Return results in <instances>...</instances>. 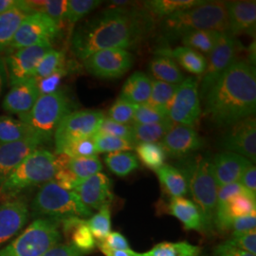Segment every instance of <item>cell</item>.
<instances>
[{
  "label": "cell",
  "mask_w": 256,
  "mask_h": 256,
  "mask_svg": "<svg viewBox=\"0 0 256 256\" xmlns=\"http://www.w3.org/2000/svg\"><path fill=\"white\" fill-rule=\"evenodd\" d=\"M153 27L154 18L144 9L110 7L77 28L72 52L84 61L104 50L130 48L142 42Z\"/></svg>",
  "instance_id": "cell-1"
},
{
  "label": "cell",
  "mask_w": 256,
  "mask_h": 256,
  "mask_svg": "<svg viewBox=\"0 0 256 256\" xmlns=\"http://www.w3.org/2000/svg\"><path fill=\"white\" fill-rule=\"evenodd\" d=\"M256 110V66L236 60L205 96L204 116L216 126L229 128Z\"/></svg>",
  "instance_id": "cell-2"
},
{
  "label": "cell",
  "mask_w": 256,
  "mask_h": 256,
  "mask_svg": "<svg viewBox=\"0 0 256 256\" xmlns=\"http://www.w3.org/2000/svg\"><path fill=\"white\" fill-rule=\"evenodd\" d=\"M184 174L192 202L202 214L205 230L214 228L218 187L212 172V158L202 155L188 156L180 169Z\"/></svg>",
  "instance_id": "cell-3"
},
{
  "label": "cell",
  "mask_w": 256,
  "mask_h": 256,
  "mask_svg": "<svg viewBox=\"0 0 256 256\" xmlns=\"http://www.w3.org/2000/svg\"><path fill=\"white\" fill-rule=\"evenodd\" d=\"M162 28L169 38L202 30L228 32V16L225 3L222 1H205L203 4L176 12L162 19Z\"/></svg>",
  "instance_id": "cell-4"
},
{
  "label": "cell",
  "mask_w": 256,
  "mask_h": 256,
  "mask_svg": "<svg viewBox=\"0 0 256 256\" xmlns=\"http://www.w3.org/2000/svg\"><path fill=\"white\" fill-rule=\"evenodd\" d=\"M58 170L56 156L48 150L36 149L10 174L0 188V200L8 202L32 186L54 180Z\"/></svg>",
  "instance_id": "cell-5"
},
{
  "label": "cell",
  "mask_w": 256,
  "mask_h": 256,
  "mask_svg": "<svg viewBox=\"0 0 256 256\" xmlns=\"http://www.w3.org/2000/svg\"><path fill=\"white\" fill-rule=\"evenodd\" d=\"M32 212L39 218L62 220L70 218H92V212L76 192L68 191L54 180L44 183L32 202Z\"/></svg>",
  "instance_id": "cell-6"
},
{
  "label": "cell",
  "mask_w": 256,
  "mask_h": 256,
  "mask_svg": "<svg viewBox=\"0 0 256 256\" xmlns=\"http://www.w3.org/2000/svg\"><path fill=\"white\" fill-rule=\"evenodd\" d=\"M72 112V102L70 96L58 90L39 96L30 111L19 117L30 128L41 144H44L52 138L62 120Z\"/></svg>",
  "instance_id": "cell-7"
},
{
  "label": "cell",
  "mask_w": 256,
  "mask_h": 256,
  "mask_svg": "<svg viewBox=\"0 0 256 256\" xmlns=\"http://www.w3.org/2000/svg\"><path fill=\"white\" fill-rule=\"evenodd\" d=\"M61 221L36 218L18 238L0 250V256H41L62 239Z\"/></svg>",
  "instance_id": "cell-8"
},
{
  "label": "cell",
  "mask_w": 256,
  "mask_h": 256,
  "mask_svg": "<svg viewBox=\"0 0 256 256\" xmlns=\"http://www.w3.org/2000/svg\"><path fill=\"white\" fill-rule=\"evenodd\" d=\"M104 118V114L97 110L74 111L66 115L54 136L56 155L74 142L94 137Z\"/></svg>",
  "instance_id": "cell-9"
},
{
  "label": "cell",
  "mask_w": 256,
  "mask_h": 256,
  "mask_svg": "<svg viewBox=\"0 0 256 256\" xmlns=\"http://www.w3.org/2000/svg\"><path fill=\"white\" fill-rule=\"evenodd\" d=\"M243 46L241 43L228 32H221L216 45L208 55L206 70L203 74L200 90L202 98L207 93L218 80L238 60V55Z\"/></svg>",
  "instance_id": "cell-10"
},
{
  "label": "cell",
  "mask_w": 256,
  "mask_h": 256,
  "mask_svg": "<svg viewBox=\"0 0 256 256\" xmlns=\"http://www.w3.org/2000/svg\"><path fill=\"white\" fill-rule=\"evenodd\" d=\"M60 30L61 28L48 16L40 12H32L19 27L10 48L19 50L28 46L52 45L59 36Z\"/></svg>",
  "instance_id": "cell-11"
},
{
  "label": "cell",
  "mask_w": 256,
  "mask_h": 256,
  "mask_svg": "<svg viewBox=\"0 0 256 256\" xmlns=\"http://www.w3.org/2000/svg\"><path fill=\"white\" fill-rule=\"evenodd\" d=\"M200 114L198 81L194 77H187L176 90L168 117L176 124L192 126L198 120Z\"/></svg>",
  "instance_id": "cell-12"
},
{
  "label": "cell",
  "mask_w": 256,
  "mask_h": 256,
  "mask_svg": "<svg viewBox=\"0 0 256 256\" xmlns=\"http://www.w3.org/2000/svg\"><path fill=\"white\" fill-rule=\"evenodd\" d=\"M90 74L100 79H118L128 72L134 63V57L126 50L110 48L95 52L84 61Z\"/></svg>",
  "instance_id": "cell-13"
},
{
  "label": "cell",
  "mask_w": 256,
  "mask_h": 256,
  "mask_svg": "<svg viewBox=\"0 0 256 256\" xmlns=\"http://www.w3.org/2000/svg\"><path fill=\"white\" fill-rule=\"evenodd\" d=\"M221 149L256 160V120L254 116L230 126L220 140Z\"/></svg>",
  "instance_id": "cell-14"
},
{
  "label": "cell",
  "mask_w": 256,
  "mask_h": 256,
  "mask_svg": "<svg viewBox=\"0 0 256 256\" xmlns=\"http://www.w3.org/2000/svg\"><path fill=\"white\" fill-rule=\"evenodd\" d=\"M50 50H52V45L28 46L9 55L5 66L10 84L14 86L32 78L39 62Z\"/></svg>",
  "instance_id": "cell-15"
},
{
  "label": "cell",
  "mask_w": 256,
  "mask_h": 256,
  "mask_svg": "<svg viewBox=\"0 0 256 256\" xmlns=\"http://www.w3.org/2000/svg\"><path fill=\"white\" fill-rule=\"evenodd\" d=\"M81 202L90 210H100L110 206L113 200L112 182L110 178L104 173H98L80 180L74 188Z\"/></svg>",
  "instance_id": "cell-16"
},
{
  "label": "cell",
  "mask_w": 256,
  "mask_h": 256,
  "mask_svg": "<svg viewBox=\"0 0 256 256\" xmlns=\"http://www.w3.org/2000/svg\"><path fill=\"white\" fill-rule=\"evenodd\" d=\"M160 146L166 155L173 158H186L202 149L204 140L192 126L174 124L162 140Z\"/></svg>",
  "instance_id": "cell-17"
},
{
  "label": "cell",
  "mask_w": 256,
  "mask_h": 256,
  "mask_svg": "<svg viewBox=\"0 0 256 256\" xmlns=\"http://www.w3.org/2000/svg\"><path fill=\"white\" fill-rule=\"evenodd\" d=\"M256 196L239 194L230 196L216 207L214 227L220 230H229L232 221L236 218L256 214Z\"/></svg>",
  "instance_id": "cell-18"
},
{
  "label": "cell",
  "mask_w": 256,
  "mask_h": 256,
  "mask_svg": "<svg viewBox=\"0 0 256 256\" xmlns=\"http://www.w3.org/2000/svg\"><path fill=\"white\" fill-rule=\"evenodd\" d=\"M252 162L232 152H221L212 158V172L218 187L239 182L244 171Z\"/></svg>",
  "instance_id": "cell-19"
},
{
  "label": "cell",
  "mask_w": 256,
  "mask_h": 256,
  "mask_svg": "<svg viewBox=\"0 0 256 256\" xmlns=\"http://www.w3.org/2000/svg\"><path fill=\"white\" fill-rule=\"evenodd\" d=\"M228 16V32L236 36L248 34L256 36V2L247 0L225 1Z\"/></svg>",
  "instance_id": "cell-20"
},
{
  "label": "cell",
  "mask_w": 256,
  "mask_h": 256,
  "mask_svg": "<svg viewBox=\"0 0 256 256\" xmlns=\"http://www.w3.org/2000/svg\"><path fill=\"white\" fill-rule=\"evenodd\" d=\"M28 218V206L23 198L0 204V245L18 234Z\"/></svg>",
  "instance_id": "cell-21"
},
{
  "label": "cell",
  "mask_w": 256,
  "mask_h": 256,
  "mask_svg": "<svg viewBox=\"0 0 256 256\" xmlns=\"http://www.w3.org/2000/svg\"><path fill=\"white\" fill-rule=\"evenodd\" d=\"M42 144L36 138L0 144V188L24 158Z\"/></svg>",
  "instance_id": "cell-22"
},
{
  "label": "cell",
  "mask_w": 256,
  "mask_h": 256,
  "mask_svg": "<svg viewBox=\"0 0 256 256\" xmlns=\"http://www.w3.org/2000/svg\"><path fill=\"white\" fill-rule=\"evenodd\" d=\"M40 93L37 82L34 78L12 86L10 90L6 95L2 106L5 111L12 114L24 115L34 108Z\"/></svg>",
  "instance_id": "cell-23"
},
{
  "label": "cell",
  "mask_w": 256,
  "mask_h": 256,
  "mask_svg": "<svg viewBox=\"0 0 256 256\" xmlns=\"http://www.w3.org/2000/svg\"><path fill=\"white\" fill-rule=\"evenodd\" d=\"M30 14L32 12L28 7L27 1L22 0L0 14V50L10 48L19 27Z\"/></svg>",
  "instance_id": "cell-24"
},
{
  "label": "cell",
  "mask_w": 256,
  "mask_h": 256,
  "mask_svg": "<svg viewBox=\"0 0 256 256\" xmlns=\"http://www.w3.org/2000/svg\"><path fill=\"white\" fill-rule=\"evenodd\" d=\"M62 232L68 244L90 254L96 246V241L86 224V220L70 218L61 221Z\"/></svg>",
  "instance_id": "cell-25"
},
{
  "label": "cell",
  "mask_w": 256,
  "mask_h": 256,
  "mask_svg": "<svg viewBox=\"0 0 256 256\" xmlns=\"http://www.w3.org/2000/svg\"><path fill=\"white\" fill-rule=\"evenodd\" d=\"M168 212L176 218L186 230L204 232V222L198 206L184 198H172L168 205Z\"/></svg>",
  "instance_id": "cell-26"
},
{
  "label": "cell",
  "mask_w": 256,
  "mask_h": 256,
  "mask_svg": "<svg viewBox=\"0 0 256 256\" xmlns=\"http://www.w3.org/2000/svg\"><path fill=\"white\" fill-rule=\"evenodd\" d=\"M152 90V80L146 74L136 72L132 74L122 86L119 98L135 104H146Z\"/></svg>",
  "instance_id": "cell-27"
},
{
  "label": "cell",
  "mask_w": 256,
  "mask_h": 256,
  "mask_svg": "<svg viewBox=\"0 0 256 256\" xmlns=\"http://www.w3.org/2000/svg\"><path fill=\"white\" fill-rule=\"evenodd\" d=\"M158 55H165L173 58L183 68L190 74L202 76L206 70L207 60L204 55L187 46H176L173 50L160 48Z\"/></svg>",
  "instance_id": "cell-28"
},
{
  "label": "cell",
  "mask_w": 256,
  "mask_h": 256,
  "mask_svg": "<svg viewBox=\"0 0 256 256\" xmlns=\"http://www.w3.org/2000/svg\"><path fill=\"white\" fill-rule=\"evenodd\" d=\"M203 0H149L144 1L142 6L153 18L164 19L176 12L200 6Z\"/></svg>",
  "instance_id": "cell-29"
},
{
  "label": "cell",
  "mask_w": 256,
  "mask_h": 256,
  "mask_svg": "<svg viewBox=\"0 0 256 256\" xmlns=\"http://www.w3.org/2000/svg\"><path fill=\"white\" fill-rule=\"evenodd\" d=\"M149 72L156 81L171 84H180L185 77L173 58L158 55L149 63Z\"/></svg>",
  "instance_id": "cell-30"
},
{
  "label": "cell",
  "mask_w": 256,
  "mask_h": 256,
  "mask_svg": "<svg viewBox=\"0 0 256 256\" xmlns=\"http://www.w3.org/2000/svg\"><path fill=\"white\" fill-rule=\"evenodd\" d=\"M162 190L172 198H184L188 186L182 172L172 165H164L156 171Z\"/></svg>",
  "instance_id": "cell-31"
},
{
  "label": "cell",
  "mask_w": 256,
  "mask_h": 256,
  "mask_svg": "<svg viewBox=\"0 0 256 256\" xmlns=\"http://www.w3.org/2000/svg\"><path fill=\"white\" fill-rule=\"evenodd\" d=\"M174 124L171 120L150 124H133L132 138L135 146L138 144H156L162 140Z\"/></svg>",
  "instance_id": "cell-32"
},
{
  "label": "cell",
  "mask_w": 256,
  "mask_h": 256,
  "mask_svg": "<svg viewBox=\"0 0 256 256\" xmlns=\"http://www.w3.org/2000/svg\"><path fill=\"white\" fill-rule=\"evenodd\" d=\"M30 138L36 137L25 122L9 116H0V144L16 142Z\"/></svg>",
  "instance_id": "cell-33"
},
{
  "label": "cell",
  "mask_w": 256,
  "mask_h": 256,
  "mask_svg": "<svg viewBox=\"0 0 256 256\" xmlns=\"http://www.w3.org/2000/svg\"><path fill=\"white\" fill-rule=\"evenodd\" d=\"M221 32L202 30H194L184 34L182 37L183 46L190 48L200 54H208L216 45Z\"/></svg>",
  "instance_id": "cell-34"
},
{
  "label": "cell",
  "mask_w": 256,
  "mask_h": 256,
  "mask_svg": "<svg viewBox=\"0 0 256 256\" xmlns=\"http://www.w3.org/2000/svg\"><path fill=\"white\" fill-rule=\"evenodd\" d=\"M180 84H171L160 81H152V90L147 104L162 111L168 116L174 100V94Z\"/></svg>",
  "instance_id": "cell-35"
},
{
  "label": "cell",
  "mask_w": 256,
  "mask_h": 256,
  "mask_svg": "<svg viewBox=\"0 0 256 256\" xmlns=\"http://www.w3.org/2000/svg\"><path fill=\"white\" fill-rule=\"evenodd\" d=\"M202 248L182 242H162L140 256H200Z\"/></svg>",
  "instance_id": "cell-36"
},
{
  "label": "cell",
  "mask_w": 256,
  "mask_h": 256,
  "mask_svg": "<svg viewBox=\"0 0 256 256\" xmlns=\"http://www.w3.org/2000/svg\"><path fill=\"white\" fill-rule=\"evenodd\" d=\"M104 162L113 174L126 176L138 168L137 156L130 152H115L104 156Z\"/></svg>",
  "instance_id": "cell-37"
},
{
  "label": "cell",
  "mask_w": 256,
  "mask_h": 256,
  "mask_svg": "<svg viewBox=\"0 0 256 256\" xmlns=\"http://www.w3.org/2000/svg\"><path fill=\"white\" fill-rule=\"evenodd\" d=\"M28 7L32 12L43 14L52 19L60 28L66 22V0H45V1H27Z\"/></svg>",
  "instance_id": "cell-38"
},
{
  "label": "cell",
  "mask_w": 256,
  "mask_h": 256,
  "mask_svg": "<svg viewBox=\"0 0 256 256\" xmlns=\"http://www.w3.org/2000/svg\"><path fill=\"white\" fill-rule=\"evenodd\" d=\"M134 149L140 162L147 168L156 171L164 165L166 153L160 144H138Z\"/></svg>",
  "instance_id": "cell-39"
},
{
  "label": "cell",
  "mask_w": 256,
  "mask_h": 256,
  "mask_svg": "<svg viewBox=\"0 0 256 256\" xmlns=\"http://www.w3.org/2000/svg\"><path fill=\"white\" fill-rule=\"evenodd\" d=\"M66 168L78 180H86L102 170L101 160L97 156L90 158H70Z\"/></svg>",
  "instance_id": "cell-40"
},
{
  "label": "cell",
  "mask_w": 256,
  "mask_h": 256,
  "mask_svg": "<svg viewBox=\"0 0 256 256\" xmlns=\"http://www.w3.org/2000/svg\"><path fill=\"white\" fill-rule=\"evenodd\" d=\"M64 68H66V56L64 52L52 48L41 59L32 78L36 81H38Z\"/></svg>",
  "instance_id": "cell-41"
},
{
  "label": "cell",
  "mask_w": 256,
  "mask_h": 256,
  "mask_svg": "<svg viewBox=\"0 0 256 256\" xmlns=\"http://www.w3.org/2000/svg\"><path fill=\"white\" fill-rule=\"evenodd\" d=\"M95 241L104 240L111 232V212L110 206L102 207L99 212L86 220Z\"/></svg>",
  "instance_id": "cell-42"
},
{
  "label": "cell",
  "mask_w": 256,
  "mask_h": 256,
  "mask_svg": "<svg viewBox=\"0 0 256 256\" xmlns=\"http://www.w3.org/2000/svg\"><path fill=\"white\" fill-rule=\"evenodd\" d=\"M101 4L100 0H66L64 20L70 25H74Z\"/></svg>",
  "instance_id": "cell-43"
},
{
  "label": "cell",
  "mask_w": 256,
  "mask_h": 256,
  "mask_svg": "<svg viewBox=\"0 0 256 256\" xmlns=\"http://www.w3.org/2000/svg\"><path fill=\"white\" fill-rule=\"evenodd\" d=\"M95 148L98 153L128 152L135 148V146L126 140L110 135H95L93 137Z\"/></svg>",
  "instance_id": "cell-44"
},
{
  "label": "cell",
  "mask_w": 256,
  "mask_h": 256,
  "mask_svg": "<svg viewBox=\"0 0 256 256\" xmlns=\"http://www.w3.org/2000/svg\"><path fill=\"white\" fill-rule=\"evenodd\" d=\"M137 108L138 104L119 98L110 108L108 119L122 124H128L133 120Z\"/></svg>",
  "instance_id": "cell-45"
},
{
  "label": "cell",
  "mask_w": 256,
  "mask_h": 256,
  "mask_svg": "<svg viewBox=\"0 0 256 256\" xmlns=\"http://www.w3.org/2000/svg\"><path fill=\"white\" fill-rule=\"evenodd\" d=\"M110 135L114 137L120 138L126 140L133 144L132 138V128L128 124H122L113 122L108 118H104L102 122L101 126L98 129L96 135ZM135 146V144H134Z\"/></svg>",
  "instance_id": "cell-46"
},
{
  "label": "cell",
  "mask_w": 256,
  "mask_h": 256,
  "mask_svg": "<svg viewBox=\"0 0 256 256\" xmlns=\"http://www.w3.org/2000/svg\"><path fill=\"white\" fill-rule=\"evenodd\" d=\"M169 117L160 110H156L147 104L138 106L133 118V124H150L164 122Z\"/></svg>",
  "instance_id": "cell-47"
},
{
  "label": "cell",
  "mask_w": 256,
  "mask_h": 256,
  "mask_svg": "<svg viewBox=\"0 0 256 256\" xmlns=\"http://www.w3.org/2000/svg\"><path fill=\"white\" fill-rule=\"evenodd\" d=\"M62 154L70 158H90L97 156V151L93 138H90L72 144L64 149Z\"/></svg>",
  "instance_id": "cell-48"
},
{
  "label": "cell",
  "mask_w": 256,
  "mask_h": 256,
  "mask_svg": "<svg viewBox=\"0 0 256 256\" xmlns=\"http://www.w3.org/2000/svg\"><path fill=\"white\" fill-rule=\"evenodd\" d=\"M227 242L234 247L243 250L252 254H256V230L232 234V238Z\"/></svg>",
  "instance_id": "cell-49"
},
{
  "label": "cell",
  "mask_w": 256,
  "mask_h": 256,
  "mask_svg": "<svg viewBox=\"0 0 256 256\" xmlns=\"http://www.w3.org/2000/svg\"><path fill=\"white\" fill-rule=\"evenodd\" d=\"M66 70L64 68L54 74L48 76L46 78L36 81L37 88L40 93V96L57 92L61 81L66 76Z\"/></svg>",
  "instance_id": "cell-50"
},
{
  "label": "cell",
  "mask_w": 256,
  "mask_h": 256,
  "mask_svg": "<svg viewBox=\"0 0 256 256\" xmlns=\"http://www.w3.org/2000/svg\"><path fill=\"white\" fill-rule=\"evenodd\" d=\"M96 245L115 250H131L128 239L122 234H120L119 232H111L104 240L96 242Z\"/></svg>",
  "instance_id": "cell-51"
},
{
  "label": "cell",
  "mask_w": 256,
  "mask_h": 256,
  "mask_svg": "<svg viewBox=\"0 0 256 256\" xmlns=\"http://www.w3.org/2000/svg\"><path fill=\"white\" fill-rule=\"evenodd\" d=\"M86 254V252L74 247V245L66 243L56 245L41 256H84Z\"/></svg>",
  "instance_id": "cell-52"
},
{
  "label": "cell",
  "mask_w": 256,
  "mask_h": 256,
  "mask_svg": "<svg viewBox=\"0 0 256 256\" xmlns=\"http://www.w3.org/2000/svg\"><path fill=\"white\" fill-rule=\"evenodd\" d=\"M230 229H232V234L247 232L256 229V214L248 216L244 218H240L234 220L230 226Z\"/></svg>",
  "instance_id": "cell-53"
},
{
  "label": "cell",
  "mask_w": 256,
  "mask_h": 256,
  "mask_svg": "<svg viewBox=\"0 0 256 256\" xmlns=\"http://www.w3.org/2000/svg\"><path fill=\"white\" fill-rule=\"evenodd\" d=\"M250 192L256 194V165L250 164L244 171L240 182Z\"/></svg>",
  "instance_id": "cell-54"
},
{
  "label": "cell",
  "mask_w": 256,
  "mask_h": 256,
  "mask_svg": "<svg viewBox=\"0 0 256 256\" xmlns=\"http://www.w3.org/2000/svg\"><path fill=\"white\" fill-rule=\"evenodd\" d=\"M216 256H256L243 250L232 246L227 241L214 248Z\"/></svg>",
  "instance_id": "cell-55"
},
{
  "label": "cell",
  "mask_w": 256,
  "mask_h": 256,
  "mask_svg": "<svg viewBox=\"0 0 256 256\" xmlns=\"http://www.w3.org/2000/svg\"><path fill=\"white\" fill-rule=\"evenodd\" d=\"M99 250L106 256H140V254H138L136 252L132 250H110L106 248L100 247Z\"/></svg>",
  "instance_id": "cell-56"
},
{
  "label": "cell",
  "mask_w": 256,
  "mask_h": 256,
  "mask_svg": "<svg viewBox=\"0 0 256 256\" xmlns=\"http://www.w3.org/2000/svg\"><path fill=\"white\" fill-rule=\"evenodd\" d=\"M7 78V70H6V66H5V61L3 58L0 56V95L4 86V82Z\"/></svg>",
  "instance_id": "cell-57"
},
{
  "label": "cell",
  "mask_w": 256,
  "mask_h": 256,
  "mask_svg": "<svg viewBox=\"0 0 256 256\" xmlns=\"http://www.w3.org/2000/svg\"><path fill=\"white\" fill-rule=\"evenodd\" d=\"M18 0H0V14L14 7Z\"/></svg>",
  "instance_id": "cell-58"
},
{
  "label": "cell",
  "mask_w": 256,
  "mask_h": 256,
  "mask_svg": "<svg viewBox=\"0 0 256 256\" xmlns=\"http://www.w3.org/2000/svg\"><path fill=\"white\" fill-rule=\"evenodd\" d=\"M248 59H250V64L256 66V43L254 42L248 48Z\"/></svg>",
  "instance_id": "cell-59"
}]
</instances>
